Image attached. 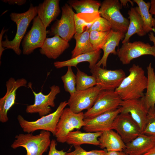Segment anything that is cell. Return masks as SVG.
<instances>
[{"instance_id":"obj_20","label":"cell","mask_w":155,"mask_h":155,"mask_svg":"<svg viewBox=\"0 0 155 155\" xmlns=\"http://www.w3.org/2000/svg\"><path fill=\"white\" fill-rule=\"evenodd\" d=\"M155 137L141 133L131 142L126 144L123 150L128 155H144L152 147Z\"/></svg>"},{"instance_id":"obj_13","label":"cell","mask_w":155,"mask_h":155,"mask_svg":"<svg viewBox=\"0 0 155 155\" xmlns=\"http://www.w3.org/2000/svg\"><path fill=\"white\" fill-rule=\"evenodd\" d=\"M102 90L98 85L84 90H77L70 95L67 102V105L75 113L82 112L84 110H88L93 106Z\"/></svg>"},{"instance_id":"obj_34","label":"cell","mask_w":155,"mask_h":155,"mask_svg":"<svg viewBox=\"0 0 155 155\" xmlns=\"http://www.w3.org/2000/svg\"><path fill=\"white\" fill-rule=\"evenodd\" d=\"M112 29L110 23L105 18L100 16L93 22L89 29V32L95 30L100 32H106Z\"/></svg>"},{"instance_id":"obj_31","label":"cell","mask_w":155,"mask_h":155,"mask_svg":"<svg viewBox=\"0 0 155 155\" xmlns=\"http://www.w3.org/2000/svg\"><path fill=\"white\" fill-rule=\"evenodd\" d=\"M61 79L66 92H69L70 95H71L76 91V76L72 70L71 67H67L66 73L61 77Z\"/></svg>"},{"instance_id":"obj_11","label":"cell","mask_w":155,"mask_h":155,"mask_svg":"<svg viewBox=\"0 0 155 155\" xmlns=\"http://www.w3.org/2000/svg\"><path fill=\"white\" fill-rule=\"evenodd\" d=\"M90 72L102 90H115L126 77L122 69L107 70L96 65L90 69Z\"/></svg>"},{"instance_id":"obj_28","label":"cell","mask_w":155,"mask_h":155,"mask_svg":"<svg viewBox=\"0 0 155 155\" xmlns=\"http://www.w3.org/2000/svg\"><path fill=\"white\" fill-rule=\"evenodd\" d=\"M76 45L72 51L71 58L80 55L95 51L90 41V32L86 29L80 34L75 33L73 36Z\"/></svg>"},{"instance_id":"obj_27","label":"cell","mask_w":155,"mask_h":155,"mask_svg":"<svg viewBox=\"0 0 155 155\" xmlns=\"http://www.w3.org/2000/svg\"><path fill=\"white\" fill-rule=\"evenodd\" d=\"M67 3L76 11V13H99L101 3L94 0H69Z\"/></svg>"},{"instance_id":"obj_18","label":"cell","mask_w":155,"mask_h":155,"mask_svg":"<svg viewBox=\"0 0 155 155\" xmlns=\"http://www.w3.org/2000/svg\"><path fill=\"white\" fill-rule=\"evenodd\" d=\"M69 46L68 42L59 36L55 35L46 38L39 50L40 53L50 59H55Z\"/></svg>"},{"instance_id":"obj_33","label":"cell","mask_w":155,"mask_h":155,"mask_svg":"<svg viewBox=\"0 0 155 155\" xmlns=\"http://www.w3.org/2000/svg\"><path fill=\"white\" fill-rule=\"evenodd\" d=\"M142 133L155 137V106L148 111L146 126Z\"/></svg>"},{"instance_id":"obj_25","label":"cell","mask_w":155,"mask_h":155,"mask_svg":"<svg viewBox=\"0 0 155 155\" xmlns=\"http://www.w3.org/2000/svg\"><path fill=\"white\" fill-rule=\"evenodd\" d=\"M102 132H84L78 130L72 131L68 134L66 142L73 146L84 144L100 146L98 138Z\"/></svg>"},{"instance_id":"obj_30","label":"cell","mask_w":155,"mask_h":155,"mask_svg":"<svg viewBox=\"0 0 155 155\" xmlns=\"http://www.w3.org/2000/svg\"><path fill=\"white\" fill-rule=\"evenodd\" d=\"M76 89L77 91L87 89L97 85L96 78L92 75H89L77 68Z\"/></svg>"},{"instance_id":"obj_5","label":"cell","mask_w":155,"mask_h":155,"mask_svg":"<svg viewBox=\"0 0 155 155\" xmlns=\"http://www.w3.org/2000/svg\"><path fill=\"white\" fill-rule=\"evenodd\" d=\"M122 6L119 0H104L101 4L99 12L101 17L110 23L113 30L125 34L129 20L121 13L120 10Z\"/></svg>"},{"instance_id":"obj_37","label":"cell","mask_w":155,"mask_h":155,"mask_svg":"<svg viewBox=\"0 0 155 155\" xmlns=\"http://www.w3.org/2000/svg\"><path fill=\"white\" fill-rule=\"evenodd\" d=\"M56 140H52L48 155H65L67 152L64 151L63 150H57L56 148Z\"/></svg>"},{"instance_id":"obj_41","label":"cell","mask_w":155,"mask_h":155,"mask_svg":"<svg viewBox=\"0 0 155 155\" xmlns=\"http://www.w3.org/2000/svg\"><path fill=\"white\" fill-rule=\"evenodd\" d=\"M150 3V12L152 15H154L155 17V0H151Z\"/></svg>"},{"instance_id":"obj_36","label":"cell","mask_w":155,"mask_h":155,"mask_svg":"<svg viewBox=\"0 0 155 155\" xmlns=\"http://www.w3.org/2000/svg\"><path fill=\"white\" fill-rule=\"evenodd\" d=\"M74 20L76 34L82 33L84 31V29L85 27L86 28V29H89L91 26L76 13L74 15Z\"/></svg>"},{"instance_id":"obj_3","label":"cell","mask_w":155,"mask_h":155,"mask_svg":"<svg viewBox=\"0 0 155 155\" xmlns=\"http://www.w3.org/2000/svg\"><path fill=\"white\" fill-rule=\"evenodd\" d=\"M50 132L44 130H42L36 135L32 133L20 134L16 135L11 146L13 149L20 147L25 148L26 155H42L50 146Z\"/></svg>"},{"instance_id":"obj_43","label":"cell","mask_w":155,"mask_h":155,"mask_svg":"<svg viewBox=\"0 0 155 155\" xmlns=\"http://www.w3.org/2000/svg\"><path fill=\"white\" fill-rule=\"evenodd\" d=\"M144 155H155V143L150 150Z\"/></svg>"},{"instance_id":"obj_38","label":"cell","mask_w":155,"mask_h":155,"mask_svg":"<svg viewBox=\"0 0 155 155\" xmlns=\"http://www.w3.org/2000/svg\"><path fill=\"white\" fill-rule=\"evenodd\" d=\"M1 1L5 3H8L9 5L16 4L18 5H23L26 2V0H3Z\"/></svg>"},{"instance_id":"obj_1","label":"cell","mask_w":155,"mask_h":155,"mask_svg":"<svg viewBox=\"0 0 155 155\" xmlns=\"http://www.w3.org/2000/svg\"><path fill=\"white\" fill-rule=\"evenodd\" d=\"M129 71V75L115 90L122 100L141 98L147 87L148 78L142 67L133 64Z\"/></svg>"},{"instance_id":"obj_42","label":"cell","mask_w":155,"mask_h":155,"mask_svg":"<svg viewBox=\"0 0 155 155\" xmlns=\"http://www.w3.org/2000/svg\"><path fill=\"white\" fill-rule=\"evenodd\" d=\"M148 36L150 40L153 42L154 46H155V36L153 32H150L148 34Z\"/></svg>"},{"instance_id":"obj_29","label":"cell","mask_w":155,"mask_h":155,"mask_svg":"<svg viewBox=\"0 0 155 155\" xmlns=\"http://www.w3.org/2000/svg\"><path fill=\"white\" fill-rule=\"evenodd\" d=\"M133 1L138 5L143 22L144 31L146 34L152 31L155 33V18L149 11L150 2L146 3L143 0H133Z\"/></svg>"},{"instance_id":"obj_21","label":"cell","mask_w":155,"mask_h":155,"mask_svg":"<svg viewBox=\"0 0 155 155\" xmlns=\"http://www.w3.org/2000/svg\"><path fill=\"white\" fill-rule=\"evenodd\" d=\"M98 140L100 143V148H105L107 151H123L126 147L119 134L112 129L102 132Z\"/></svg>"},{"instance_id":"obj_19","label":"cell","mask_w":155,"mask_h":155,"mask_svg":"<svg viewBox=\"0 0 155 155\" xmlns=\"http://www.w3.org/2000/svg\"><path fill=\"white\" fill-rule=\"evenodd\" d=\"M59 0H45L36 6L38 16L45 28L51 22L57 20L61 11L59 7Z\"/></svg>"},{"instance_id":"obj_9","label":"cell","mask_w":155,"mask_h":155,"mask_svg":"<svg viewBox=\"0 0 155 155\" xmlns=\"http://www.w3.org/2000/svg\"><path fill=\"white\" fill-rule=\"evenodd\" d=\"M32 24L22 43V53L24 55H29L35 49L40 48L46 38V28L38 16L33 19Z\"/></svg>"},{"instance_id":"obj_17","label":"cell","mask_w":155,"mask_h":155,"mask_svg":"<svg viewBox=\"0 0 155 155\" xmlns=\"http://www.w3.org/2000/svg\"><path fill=\"white\" fill-rule=\"evenodd\" d=\"M121 113H129L139 125L142 133L145 128L148 111L140 99L122 100Z\"/></svg>"},{"instance_id":"obj_4","label":"cell","mask_w":155,"mask_h":155,"mask_svg":"<svg viewBox=\"0 0 155 155\" xmlns=\"http://www.w3.org/2000/svg\"><path fill=\"white\" fill-rule=\"evenodd\" d=\"M67 105L66 101L61 102L55 111L35 121H27L20 115H18L17 119L21 127L25 132L32 133L37 130H41L51 132L55 136L57 124Z\"/></svg>"},{"instance_id":"obj_16","label":"cell","mask_w":155,"mask_h":155,"mask_svg":"<svg viewBox=\"0 0 155 155\" xmlns=\"http://www.w3.org/2000/svg\"><path fill=\"white\" fill-rule=\"evenodd\" d=\"M121 112L120 107L115 110L93 117L84 118L85 125L83 127V129L88 132H102L112 129L114 120Z\"/></svg>"},{"instance_id":"obj_24","label":"cell","mask_w":155,"mask_h":155,"mask_svg":"<svg viewBox=\"0 0 155 155\" xmlns=\"http://www.w3.org/2000/svg\"><path fill=\"white\" fill-rule=\"evenodd\" d=\"M128 14L129 23L122 43L129 42L130 38L134 34H137L140 36L146 34L143 30V22L138 6L131 7L129 10Z\"/></svg>"},{"instance_id":"obj_15","label":"cell","mask_w":155,"mask_h":155,"mask_svg":"<svg viewBox=\"0 0 155 155\" xmlns=\"http://www.w3.org/2000/svg\"><path fill=\"white\" fill-rule=\"evenodd\" d=\"M27 81L24 78L15 80L11 77L6 81V93L0 99V121L5 123L8 120L7 113L15 103L17 90L22 87H26Z\"/></svg>"},{"instance_id":"obj_44","label":"cell","mask_w":155,"mask_h":155,"mask_svg":"<svg viewBox=\"0 0 155 155\" xmlns=\"http://www.w3.org/2000/svg\"><path fill=\"white\" fill-rule=\"evenodd\" d=\"M120 3H121L122 5H123L124 6H126V5L127 4L128 2H129L131 3L132 6H133V1H132L131 0H121L119 1Z\"/></svg>"},{"instance_id":"obj_35","label":"cell","mask_w":155,"mask_h":155,"mask_svg":"<svg viewBox=\"0 0 155 155\" xmlns=\"http://www.w3.org/2000/svg\"><path fill=\"white\" fill-rule=\"evenodd\" d=\"M75 150L73 151L67 152L65 155H103L105 152V150H94L87 151L80 146H74Z\"/></svg>"},{"instance_id":"obj_40","label":"cell","mask_w":155,"mask_h":155,"mask_svg":"<svg viewBox=\"0 0 155 155\" xmlns=\"http://www.w3.org/2000/svg\"><path fill=\"white\" fill-rule=\"evenodd\" d=\"M105 152L103 155H128L125 152L123 151H107L105 149Z\"/></svg>"},{"instance_id":"obj_10","label":"cell","mask_w":155,"mask_h":155,"mask_svg":"<svg viewBox=\"0 0 155 155\" xmlns=\"http://www.w3.org/2000/svg\"><path fill=\"white\" fill-rule=\"evenodd\" d=\"M29 85L31 89L34 97L33 104L27 106L26 111L28 113H38L41 117L51 113V107L55 106V100L56 96L60 92L59 87L53 85L50 87V91L47 95L40 92L36 93L33 90L31 84Z\"/></svg>"},{"instance_id":"obj_2","label":"cell","mask_w":155,"mask_h":155,"mask_svg":"<svg viewBox=\"0 0 155 155\" xmlns=\"http://www.w3.org/2000/svg\"><path fill=\"white\" fill-rule=\"evenodd\" d=\"M37 14L36 6L31 4L29 9L26 11L20 13H11L10 15L12 21L17 26V30L14 38L9 40L5 34V40L2 42V46L6 49L12 50L18 55H20L22 51L20 45L22 39L24 37L27 28L31 21Z\"/></svg>"},{"instance_id":"obj_26","label":"cell","mask_w":155,"mask_h":155,"mask_svg":"<svg viewBox=\"0 0 155 155\" xmlns=\"http://www.w3.org/2000/svg\"><path fill=\"white\" fill-rule=\"evenodd\" d=\"M147 69L148 83L146 91L141 99L148 111L155 106V73L151 63L147 67Z\"/></svg>"},{"instance_id":"obj_39","label":"cell","mask_w":155,"mask_h":155,"mask_svg":"<svg viewBox=\"0 0 155 155\" xmlns=\"http://www.w3.org/2000/svg\"><path fill=\"white\" fill-rule=\"evenodd\" d=\"M8 29H4V28H3L2 29L0 34V59H1V57L2 55L3 52L6 49L2 46V42L3 36L5 32L7 31Z\"/></svg>"},{"instance_id":"obj_12","label":"cell","mask_w":155,"mask_h":155,"mask_svg":"<svg viewBox=\"0 0 155 155\" xmlns=\"http://www.w3.org/2000/svg\"><path fill=\"white\" fill-rule=\"evenodd\" d=\"M117 55L122 64H128L133 59L142 55L155 57V46L140 41L127 42L123 43L121 47L118 49Z\"/></svg>"},{"instance_id":"obj_7","label":"cell","mask_w":155,"mask_h":155,"mask_svg":"<svg viewBox=\"0 0 155 155\" xmlns=\"http://www.w3.org/2000/svg\"><path fill=\"white\" fill-rule=\"evenodd\" d=\"M84 113H75L69 107L65 108L57 124L55 136L59 142H66L69 133L75 129H80L85 124Z\"/></svg>"},{"instance_id":"obj_14","label":"cell","mask_w":155,"mask_h":155,"mask_svg":"<svg viewBox=\"0 0 155 155\" xmlns=\"http://www.w3.org/2000/svg\"><path fill=\"white\" fill-rule=\"evenodd\" d=\"M111 129L116 131L125 144L142 133L139 125L129 113H120L118 115Z\"/></svg>"},{"instance_id":"obj_8","label":"cell","mask_w":155,"mask_h":155,"mask_svg":"<svg viewBox=\"0 0 155 155\" xmlns=\"http://www.w3.org/2000/svg\"><path fill=\"white\" fill-rule=\"evenodd\" d=\"M122 101L115 90H102L92 107L84 114V118L93 117L117 109Z\"/></svg>"},{"instance_id":"obj_23","label":"cell","mask_w":155,"mask_h":155,"mask_svg":"<svg viewBox=\"0 0 155 155\" xmlns=\"http://www.w3.org/2000/svg\"><path fill=\"white\" fill-rule=\"evenodd\" d=\"M101 53V49L94 51L82 54L67 60L57 61L54 63V65L57 69H59L67 66L76 67L79 63L84 62L89 63V67L90 69L95 66L100 59Z\"/></svg>"},{"instance_id":"obj_6","label":"cell","mask_w":155,"mask_h":155,"mask_svg":"<svg viewBox=\"0 0 155 155\" xmlns=\"http://www.w3.org/2000/svg\"><path fill=\"white\" fill-rule=\"evenodd\" d=\"M60 18L52 25L50 29L47 30L50 36L58 35L69 42L75 33L74 15L72 8L67 3L61 7Z\"/></svg>"},{"instance_id":"obj_22","label":"cell","mask_w":155,"mask_h":155,"mask_svg":"<svg viewBox=\"0 0 155 155\" xmlns=\"http://www.w3.org/2000/svg\"><path fill=\"white\" fill-rule=\"evenodd\" d=\"M125 34L119 31H115L111 29L101 49L103 51V54L100 60L96 65L100 66L102 65L103 68L106 67L107 60L110 54L117 55L115 48L118 47L120 41L124 38Z\"/></svg>"},{"instance_id":"obj_32","label":"cell","mask_w":155,"mask_h":155,"mask_svg":"<svg viewBox=\"0 0 155 155\" xmlns=\"http://www.w3.org/2000/svg\"><path fill=\"white\" fill-rule=\"evenodd\" d=\"M110 31L100 32L95 30L90 32V40L95 51L101 49Z\"/></svg>"}]
</instances>
